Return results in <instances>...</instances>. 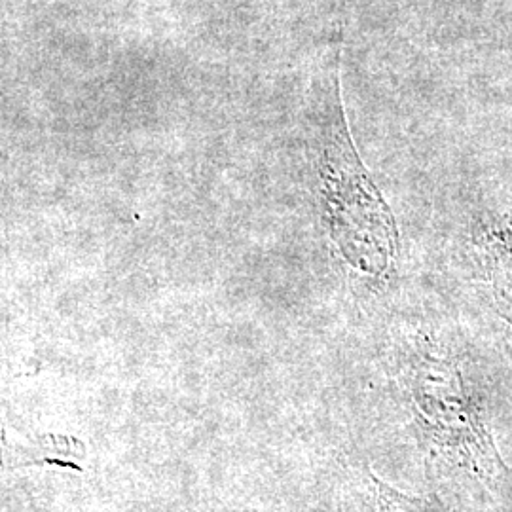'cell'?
Returning a JSON list of instances; mask_svg holds the SVG:
<instances>
[{
    "mask_svg": "<svg viewBox=\"0 0 512 512\" xmlns=\"http://www.w3.org/2000/svg\"><path fill=\"white\" fill-rule=\"evenodd\" d=\"M323 141L321 179L330 236L355 268L382 274L395 253V220L359 162L340 109Z\"/></svg>",
    "mask_w": 512,
    "mask_h": 512,
    "instance_id": "cell-1",
    "label": "cell"
},
{
    "mask_svg": "<svg viewBox=\"0 0 512 512\" xmlns=\"http://www.w3.org/2000/svg\"><path fill=\"white\" fill-rule=\"evenodd\" d=\"M494 285L499 306L512 321V251L495 258Z\"/></svg>",
    "mask_w": 512,
    "mask_h": 512,
    "instance_id": "cell-2",
    "label": "cell"
}]
</instances>
